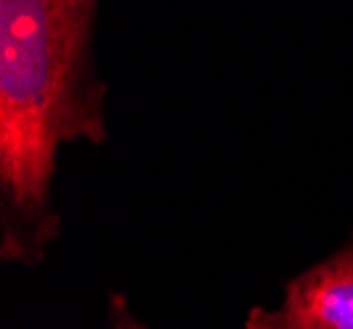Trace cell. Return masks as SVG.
<instances>
[{
	"label": "cell",
	"instance_id": "1",
	"mask_svg": "<svg viewBox=\"0 0 353 329\" xmlns=\"http://www.w3.org/2000/svg\"><path fill=\"white\" fill-rule=\"evenodd\" d=\"M98 3H0V258L40 266L61 235L59 150L105 142V85L95 72Z\"/></svg>",
	"mask_w": 353,
	"mask_h": 329
},
{
	"label": "cell",
	"instance_id": "2",
	"mask_svg": "<svg viewBox=\"0 0 353 329\" xmlns=\"http://www.w3.org/2000/svg\"><path fill=\"white\" fill-rule=\"evenodd\" d=\"M245 329H353V240L288 279L277 308H250Z\"/></svg>",
	"mask_w": 353,
	"mask_h": 329
},
{
	"label": "cell",
	"instance_id": "3",
	"mask_svg": "<svg viewBox=\"0 0 353 329\" xmlns=\"http://www.w3.org/2000/svg\"><path fill=\"white\" fill-rule=\"evenodd\" d=\"M108 319H111V329H148L137 316L130 311V303L124 295L114 293L108 298Z\"/></svg>",
	"mask_w": 353,
	"mask_h": 329
}]
</instances>
